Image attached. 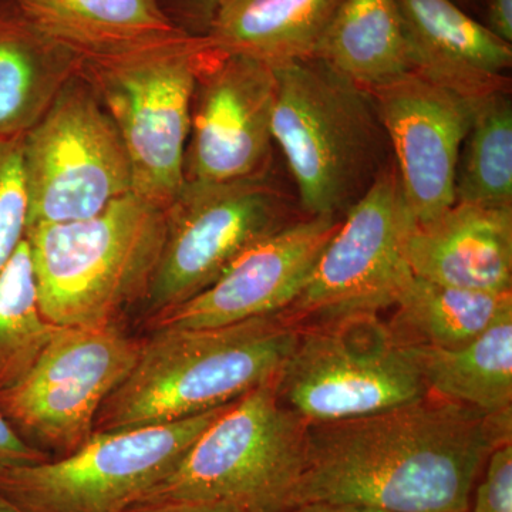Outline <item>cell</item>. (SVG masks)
<instances>
[{
	"label": "cell",
	"mask_w": 512,
	"mask_h": 512,
	"mask_svg": "<svg viewBox=\"0 0 512 512\" xmlns=\"http://www.w3.org/2000/svg\"><path fill=\"white\" fill-rule=\"evenodd\" d=\"M511 441L512 410L488 414L433 393L383 412L308 423L288 508L342 501L389 512H468L488 457Z\"/></svg>",
	"instance_id": "6da1fadb"
},
{
	"label": "cell",
	"mask_w": 512,
	"mask_h": 512,
	"mask_svg": "<svg viewBox=\"0 0 512 512\" xmlns=\"http://www.w3.org/2000/svg\"><path fill=\"white\" fill-rule=\"evenodd\" d=\"M298 328L281 313L210 329H158L97 414L94 431L157 426L224 406L274 379Z\"/></svg>",
	"instance_id": "7a4b0ae2"
},
{
	"label": "cell",
	"mask_w": 512,
	"mask_h": 512,
	"mask_svg": "<svg viewBox=\"0 0 512 512\" xmlns=\"http://www.w3.org/2000/svg\"><path fill=\"white\" fill-rule=\"evenodd\" d=\"M272 136L306 217H339L393 160L369 90L318 59L272 66Z\"/></svg>",
	"instance_id": "3957f363"
},
{
	"label": "cell",
	"mask_w": 512,
	"mask_h": 512,
	"mask_svg": "<svg viewBox=\"0 0 512 512\" xmlns=\"http://www.w3.org/2000/svg\"><path fill=\"white\" fill-rule=\"evenodd\" d=\"M168 228V208L134 192L93 217L29 228L40 311L62 328H106L146 298Z\"/></svg>",
	"instance_id": "277c9868"
},
{
	"label": "cell",
	"mask_w": 512,
	"mask_h": 512,
	"mask_svg": "<svg viewBox=\"0 0 512 512\" xmlns=\"http://www.w3.org/2000/svg\"><path fill=\"white\" fill-rule=\"evenodd\" d=\"M306 424L279 400L276 377L259 384L229 404L140 503L212 501L284 512L301 476Z\"/></svg>",
	"instance_id": "5b68a950"
},
{
	"label": "cell",
	"mask_w": 512,
	"mask_h": 512,
	"mask_svg": "<svg viewBox=\"0 0 512 512\" xmlns=\"http://www.w3.org/2000/svg\"><path fill=\"white\" fill-rule=\"evenodd\" d=\"M211 50L207 37L190 36L80 67L123 138L134 194L158 207L170 208L183 191L192 97Z\"/></svg>",
	"instance_id": "8992f818"
},
{
	"label": "cell",
	"mask_w": 512,
	"mask_h": 512,
	"mask_svg": "<svg viewBox=\"0 0 512 512\" xmlns=\"http://www.w3.org/2000/svg\"><path fill=\"white\" fill-rule=\"evenodd\" d=\"M231 403L157 426L94 431L67 456L0 470V494L26 512H127Z\"/></svg>",
	"instance_id": "52a82bcc"
},
{
	"label": "cell",
	"mask_w": 512,
	"mask_h": 512,
	"mask_svg": "<svg viewBox=\"0 0 512 512\" xmlns=\"http://www.w3.org/2000/svg\"><path fill=\"white\" fill-rule=\"evenodd\" d=\"M276 392L306 423L383 412L429 394L409 348L379 315L298 328Z\"/></svg>",
	"instance_id": "ba28073f"
},
{
	"label": "cell",
	"mask_w": 512,
	"mask_h": 512,
	"mask_svg": "<svg viewBox=\"0 0 512 512\" xmlns=\"http://www.w3.org/2000/svg\"><path fill=\"white\" fill-rule=\"evenodd\" d=\"M22 163L28 229L93 217L133 192L123 138L80 72L23 136Z\"/></svg>",
	"instance_id": "9c48e42d"
},
{
	"label": "cell",
	"mask_w": 512,
	"mask_h": 512,
	"mask_svg": "<svg viewBox=\"0 0 512 512\" xmlns=\"http://www.w3.org/2000/svg\"><path fill=\"white\" fill-rule=\"evenodd\" d=\"M295 201L268 173L185 183L168 208L163 251L146 293L161 315L214 284L235 261L275 232L301 220Z\"/></svg>",
	"instance_id": "30bf717a"
},
{
	"label": "cell",
	"mask_w": 512,
	"mask_h": 512,
	"mask_svg": "<svg viewBox=\"0 0 512 512\" xmlns=\"http://www.w3.org/2000/svg\"><path fill=\"white\" fill-rule=\"evenodd\" d=\"M413 224L392 161L345 212L298 298L281 315L302 328L392 308L414 276L406 258Z\"/></svg>",
	"instance_id": "8fae6325"
},
{
	"label": "cell",
	"mask_w": 512,
	"mask_h": 512,
	"mask_svg": "<svg viewBox=\"0 0 512 512\" xmlns=\"http://www.w3.org/2000/svg\"><path fill=\"white\" fill-rule=\"evenodd\" d=\"M140 348L114 325L59 326L29 372L0 392V412L30 446L67 456L92 437L97 414Z\"/></svg>",
	"instance_id": "7c38bea8"
},
{
	"label": "cell",
	"mask_w": 512,
	"mask_h": 512,
	"mask_svg": "<svg viewBox=\"0 0 512 512\" xmlns=\"http://www.w3.org/2000/svg\"><path fill=\"white\" fill-rule=\"evenodd\" d=\"M274 104L272 66L212 46L192 97L185 183H224L268 173Z\"/></svg>",
	"instance_id": "4fadbf2b"
},
{
	"label": "cell",
	"mask_w": 512,
	"mask_h": 512,
	"mask_svg": "<svg viewBox=\"0 0 512 512\" xmlns=\"http://www.w3.org/2000/svg\"><path fill=\"white\" fill-rule=\"evenodd\" d=\"M369 92L389 138L407 210L417 225L436 220L456 204L458 160L480 97L419 72Z\"/></svg>",
	"instance_id": "5bb4252c"
},
{
	"label": "cell",
	"mask_w": 512,
	"mask_h": 512,
	"mask_svg": "<svg viewBox=\"0 0 512 512\" xmlns=\"http://www.w3.org/2000/svg\"><path fill=\"white\" fill-rule=\"evenodd\" d=\"M342 217L292 222L239 256L204 291L158 315V329H210L278 315L301 293Z\"/></svg>",
	"instance_id": "9a60e30c"
},
{
	"label": "cell",
	"mask_w": 512,
	"mask_h": 512,
	"mask_svg": "<svg viewBox=\"0 0 512 512\" xmlns=\"http://www.w3.org/2000/svg\"><path fill=\"white\" fill-rule=\"evenodd\" d=\"M414 276L468 291L512 292V208L461 204L406 238Z\"/></svg>",
	"instance_id": "2e32d148"
},
{
	"label": "cell",
	"mask_w": 512,
	"mask_h": 512,
	"mask_svg": "<svg viewBox=\"0 0 512 512\" xmlns=\"http://www.w3.org/2000/svg\"><path fill=\"white\" fill-rule=\"evenodd\" d=\"M412 50L413 72L481 97L508 90L511 45L454 0H397Z\"/></svg>",
	"instance_id": "e0dca14e"
},
{
	"label": "cell",
	"mask_w": 512,
	"mask_h": 512,
	"mask_svg": "<svg viewBox=\"0 0 512 512\" xmlns=\"http://www.w3.org/2000/svg\"><path fill=\"white\" fill-rule=\"evenodd\" d=\"M82 64L106 62L181 42L157 0H10Z\"/></svg>",
	"instance_id": "ac0fdd59"
},
{
	"label": "cell",
	"mask_w": 512,
	"mask_h": 512,
	"mask_svg": "<svg viewBox=\"0 0 512 512\" xmlns=\"http://www.w3.org/2000/svg\"><path fill=\"white\" fill-rule=\"evenodd\" d=\"M80 67L15 3L0 0V140L25 136Z\"/></svg>",
	"instance_id": "d6986e66"
},
{
	"label": "cell",
	"mask_w": 512,
	"mask_h": 512,
	"mask_svg": "<svg viewBox=\"0 0 512 512\" xmlns=\"http://www.w3.org/2000/svg\"><path fill=\"white\" fill-rule=\"evenodd\" d=\"M342 0H222L204 36L269 66L311 59Z\"/></svg>",
	"instance_id": "ffe728a7"
},
{
	"label": "cell",
	"mask_w": 512,
	"mask_h": 512,
	"mask_svg": "<svg viewBox=\"0 0 512 512\" xmlns=\"http://www.w3.org/2000/svg\"><path fill=\"white\" fill-rule=\"evenodd\" d=\"M312 57L366 90L414 70L397 0H342Z\"/></svg>",
	"instance_id": "44dd1931"
},
{
	"label": "cell",
	"mask_w": 512,
	"mask_h": 512,
	"mask_svg": "<svg viewBox=\"0 0 512 512\" xmlns=\"http://www.w3.org/2000/svg\"><path fill=\"white\" fill-rule=\"evenodd\" d=\"M407 348L429 393L488 414L512 410V308L460 348Z\"/></svg>",
	"instance_id": "7402d4cb"
},
{
	"label": "cell",
	"mask_w": 512,
	"mask_h": 512,
	"mask_svg": "<svg viewBox=\"0 0 512 512\" xmlns=\"http://www.w3.org/2000/svg\"><path fill=\"white\" fill-rule=\"evenodd\" d=\"M394 308L386 325L400 345L457 349L512 308V292L468 291L413 276Z\"/></svg>",
	"instance_id": "603a6c76"
},
{
	"label": "cell",
	"mask_w": 512,
	"mask_h": 512,
	"mask_svg": "<svg viewBox=\"0 0 512 512\" xmlns=\"http://www.w3.org/2000/svg\"><path fill=\"white\" fill-rule=\"evenodd\" d=\"M456 202L512 208V106L508 90L477 100L458 160Z\"/></svg>",
	"instance_id": "cb8c5ba5"
},
{
	"label": "cell",
	"mask_w": 512,
	"mask_h": 512,
	"mask_svg": "<svg viewBox=\"0 0 512 512\" xmlns=\"http://www.w3.org/2000/svg\"><path fill=\"white\" fill-rule=\"evenodd\" d=\"M57 328L40 311L26 238L0 271V392L29 372Z\"/></svg>",
	"instance_id": "d4e9b609"
},
{
	"label": "cell",
	"mask_w": 512,
	"mask_h": 512,
	"mask_svg": "<svg viewBox=\"0 0 512 512\" xmlns=\"http://www.w3.org/2000/svg\"><path fill=\"white\" fill-rule=\"evenodd\" d=\"M22 138L0 140V271L28 234L29 201L23 175Z\"/></svg>",
	"instance_id": "484cf974"
},
{
	"label": "cell",
	"mask_w": 512,
	"mask_h": 512,
	"mask_svg": "<svg viewBox=\"0 0 512 512\" xmlns=\"http://www.w3.org/2000/svg\"><path fill=\"white\" fill-rule=\"evenodd\" d=\"M468 512H512V441L488 457Z\"/></svg>",
	"instance_id": "4316f807"
},
{
	"label": "cell",
	"mask_w": 512,
	"mask_h": 512,
	"mask_svg": "<svg viewBox=\"0 0 512 512\" xmlns=\"http://www.w3.org/2000/svg\"><path fill=\"white\" fill-rule=\"evenodd\" d=\"M164 12L185 32L204 36L215 8L222 0H157Z\"/></svg>",
	"instance_id": "83f0119b"
},
{
	"label": "cell",
	"mask_w": 512,
	"mask_h": 512,
	"mask_svg": "<svg viewBox=\"0 0 512 512\" xmlns=\"http://www.w3.org/2000/svg\"><path fill=\"white\" fill-rule=\"evenodd\" d=\"M50 460L49 454L30 446L20 437L9 420L0 412V470L20 466H32Z\"/></svg>",
	"instance_id": "f1b7e54d"
},
{
	"label": "cell",
	"mask_w": 512,
	"mask_h": 512,
	"mask_svg": "<svg viewBox=\"0 0 512 512\" xmlns=\"http://www.w3.org/2000/svg\"><path fill=\"white\" fill-rule=\"evenodd\" d=\"M127 512H245L237 505L212 501H151L134 505Z\"/></svg>",
	"instance_id": "f546056e"
},
{
	"label": "cell",
	"mask_w": 512,
	"mask_h": 512,
	"mask_svg": "<svg viewBox=\"0 0 512 512\" xmlns=\"http://www.w3.org/2000/svg\"><path fill=\"white\" fill-rule=\"evenodd\" d=\"M487 26L505 43H512V0H487Z\"/></svg>",
	"instance_id": "4dcf8cb0"
},
{
	"label": "cell",
	"mask_w": 512,
	"mask_h": 512,
	"mask_svg": "<svg viewBox=\"0 0 512 512\" xmlns=\"http://www.w3.org/2000/svg\"><path fill=\"white\" fill-rule=\"evenodd\" d=\"M284 512H389L369 505L342 503V501H311L293 505Z\"/></svg>",
	"instance_id": "1f68e13d"
},
{
	"label": "cell",
	"mask_w": 512,
	"mask_h": 512,
	"mask_svg": "<svg viewBox=\"0 0 512 512\" xmlns=\"http://www.w3.org/2000/svg\"><path fill=\"white\" fill-rule=\"evenodd\" d=\"M0 512H26L22 510V508L18 507V505L13 504L12 501H9L5 495L0 494Z\"/></svg>",
	"instance_id": "d6a6232c"
}]
</instances>
